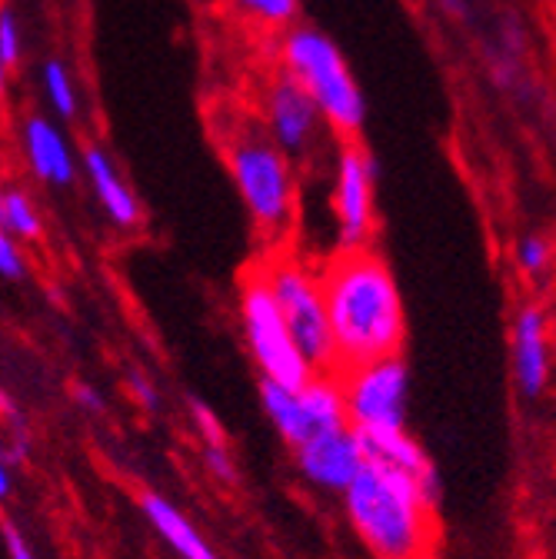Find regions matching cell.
Segmentation results:
<instances>
[{"label":"cell","mask_w":556,"mask_h":559,"mask_svg":"<svg viewBox=\"0 0 556 559\" xmlns=\"http://www.w3.org/2000/svg\"><path fill=\"white\" fill-rule=\"evenodd\" d=\"M333 340L336 377L387 357H400L406 317L400 287L374 250H340L317 270Z\"/></svg>","instance_id":"cell-1"},{"label":"cell","mask_w":556,"mask_h":559,"mask_svg":"<svg viewBox=\"0 0 556 559\" xmlns=\"http://www.w3.org/2000/svg\"><path fill=\"white\" fill-rule=\"evenodd\" d=\"M343 507L377 559H430L437 507L403 469L364 456L360 473L343 489Z\"/></svg>","instance_id":"cell-2"},{"label":"cell","mask_w":556,"mask_h":559,"mask_svg":"<svg viewBox=\"0 0 556 559\" xmlns=\"http://www.w3.org/2000/svg\"><path fill=\"white\" fill-rule=\"evenodd\" d=\"M221 147L257 234L267 240H281L297 217V183L291 160L250 114L224 123Z\"/></svg>","instance_id":"cell-3"},{"label":"cell","mask_w":556,"mask_h":559,"mask_svg":"<svg viewBox=\"0 0 556 559\" xmlns=\"http://www.w3.org/2000/svg\"><path fill=\"white\" fill-rule=\"evenodd\" d=\"M281 63L317 104L327 130L354 140L367 120V100L333 37L310 24H291L281 37Z\"/></svg>","instance_id":"cell-4"},{"label":"cell","mask_w":556,"mask_h":559,"mask_svg":"<svg viewBox=\"0 0 556 559\" xmlns=\"http://www.w3.org/2000/svg\"><path fill=\"white\" fill-rule=\"evenodd\" d=\"M237 307H240V326H244L247 349L267 383L300 390L310 377H317L281 317V307H276V300L267 287L263 266H253L244 273Z\"/></svg>","instance_id":"cell-5"},{"label":"cell","mask_w":556,"mask_h":559,"mask_svg":"<svg viewBox=\"0 0 556 559\" xmlns=\"http://www.w3.org/2000/svg\"><path fill=\"white\" fill-rule=\"evenodd\" d=\"M263 276L310 370L317 377H336V357H333V340L327 326L317 270L297 257H273L263 266Z\"/></svg>","instance_id":"cell-6"},{"label":"cell","mask_w":556,"mask_h":559,"mask_svg":"<svg viewBox=\"0 0 556 559\" xmlns=\"http://www.w3.org/2000/svg\"><path fill=\"white\" fill-rule=\"evenodd\" d=\"M346 409V427L364 437L406 430L410 373L400 357L374 360L336 377Z\"/></svg>","instance_id":"cell-7"},{"label":"cell","mask_w":556,"mask_h":559,"mask_svg":"<svg viewBox=\"0 0 556 559\" xmlns=\"http://www.w3.org/2000/svg\"><path fill=\"white\" fill-rule=\"evenodd\" d=\"M377 160L374 154L357 144L343 140L336 154V177H333V214H336V247L340 250H370L377 234Z\"/></svg>","instance_id":"cell-8"},{"label":"cell","mask_w":556,"mask_h":559,"mask_svg":"<svg viewBox=\"0 0 556 559\" xmlns=\"http://www.w3.org/2000/svg\"><path fill=\"white\" fill-rule=\"evenodd\" d=\"M257 120L287 160L307 157L320 144V133L327 130L317 104L291 74H284V70L263 84Z\"/></svg>","instance_id":"cell-9"},{"label":"cell","mask_w":556,"mask_h":559,"mask_svg":"<svg viewBox=\"0 0 556 559\" xmlns=\"http://www.w3.org/2000/svg\"><path fill=\"white\" fill-rule=\"evenodd\" d=\"M294 456L304 479L320 489H330V493H343L364 466V447L351 427L314 433L310 440L294 447Z\"/></svg>","instance_id":"cell-10"},{"label":"cell","mask_w":556,"mask_h":559,"mask_svg":"<svg viewBox=\"0 0 556 559\" xmlns=\"http://www.w3.org/2000/svg\"><path fill=\"white\" fill-rule=\"evenodd\" d=\"M513 380L527 400H540L549 383V320L540 304L520 307L513 320Z\"/></svg>","instance_id":"cell-11"},{"label":"cell","mask_w":556,"mask_h":559,"mask_svg":"<svg viewBox=\"0 0 556 559\" xmlns=\"http://www.w3.org/2000/svg\"><path fill=\"white\" fill-rule=\"evenodd\" d=\"M24 160L31 174L50 187H71L78 180V154L67 133L44 114H27L21 127Z\"/></svg>","instance_id":"cell-12"},{"label":"cell","mask_w":556,"mask_h":559,"mask_svg":"<svg viewBox=\"0 0 556 559\" xmlns=\"http://www.w3.org/2000/svg\"><path fill=\"white\" fill-rule=\"evenodd\" d=\"M78 167L84 170L97 203L104 206V214L114 227L120 230H130L144 221L141 214V200L133 197V190L127 187L123 174L117 170L114 157L100 147V144H84L81 157H78Z\"/></svg>","instance_id":"cell-13"},{"label":"cell","mask_w":556,"mask_h":559,"mask_svg":"<svg viewBox=\"0 0 556 559\" xmlns=\"http://www.w3.org/2000/svg\"><path fill=\"white\" fill-rule=\"evenodd\" d=\"M141 510L147 516V523L154 526V533L180 556V559H217L214 546L203 539V533L167 500L157 493H144L141 497Z\"/></svg>","instance_id":"cell-14"},{"label":"cell","mask_w":556,"mask_h":559,"mask_svg":"<svg viewBox=\"0 0 556 559\" xmlns=\"http://www.w3.org/2000/svg\"><path fill=\"white\" fill-rule=\"evenodd\" d=\"M260 403H263V413L270 416V424L276 427V433L284 437V443L300 447L304 440L314 437L297 390H287V386H276V383L260 380Z\"/></svg>","instance_id":"cell-15"},{"label":"cell","mask_w":556,"mask_h":559,"mask_svg":"<svg viewBox=\"0 0 556 559\" xmlns=\"http://www.w3.org/2000/svg\"><path fill=\"white\" fill-rule=\"evenodd\" d=\"M0 227H4L17 243H37L44 237V221L34 200L21 187L0 190Z\"/></svg>","instance_id":"cell-16"},{"label":"cell","mask_w":556,"mask_h":559,"mask_svg":"<svg viewBox=\"0 0 556 559\" xmlns=\"http://www.w3.org/2000/svg\"><path fill=\"white\" fill-rule=\"evenodd\" d=\"M40 87H44V97H47L50 110L60 120H74L78 117L81 97H78V87H74V78H71V67H67L60 57L44 60V67H40Z\"/></svg>","instance_id":"cell-17"},{"label":"cell","mask_w":556,"mask_h":559,"mask_svg":"<svg viewBox=\"0 0 556 559\" xmlns=\"http://www.w3.org/2000/svg\"><path fill=\"white\" fill-rule=\"evenodd\" d=\"M230 4L244 17L263 27H276V31H287L300 17V0H230Z\"/></svg>","instance_id":"cell-18"},{"label":"cell","mask_w":556,"mask_h":559,"mask_svg":"<svg viewBox=\"0 0 556 559\" xmlns=\"http://www.w3.org/2000/svg\"><path fill=\"white\" fill-rule=\"evenodd\" d=\"M0 60L8 70H14L24 60V37H21V21L11 8H0Z\"/></svg>","instance_id":"cell-19"},{"label":"cell","mask_w":556,"mask_h":559,"mask_svg":"<svg viewBox=\"0 0 556 559\" xmlns=\"http://www.w3.org/2000/svg\"><path fill=\"white\" fill-rule=\"evenodd\" d=\"M549 260H553V250H549V240L540 237V234H530L520 240L517 247V263L527 276H540L549 270Z\"/></svg>","instance_id":"cell-20"},{"label":"cell","mask_w":556,"mask_h":559,"mask_svg":"<svg viewBox=\"0 0 556 559\" xmlns=\"http://www.w3.org/2000/svg\"><path fill=\"white\" fill-rule=\"evenodd\" d=\"M0 276L4 280H24L27 276V257L21 250V243L0 227Z\"/></svg>","instance_id":"cell-21"},{"label":"cell","mask_w":556,"mask_h":559,"mask_svg":"<svg viewBox=\"0 0 556 559\" xmlns=\"http://www.w3.org/2000/svg\"><path fill=\"white\" fill-rule=\"evenodd\" d=\"M190 413H193V424L203 437V447H227L224 427H221V419L214 416L211 406L200 403V400H190Z\"/></svg>","instance_id":"cell-22"},{"label":"cell","mask_w":556,"mask_h":559,"mask_svg":"<svg viewBox=\"0 0 556 559\" xmlns=\"http://www.w3.org/2000/svg\"><path fill=\"white\" fill-rule=\"evenodd\" d=\"M203 460L221 483H237V466H234L227 447H203Z\"/></svg>","instance_id":"cell-23"},{"label":"cell","mask_w":556,"mask_h":559,"mask_svg":"<svg viewBox=\"0 0 556 559\" xmlns=\"http://www.w3.org/2000/svg\"><path fill=\"white\" fill-rule=\"evenodd\" d=\"M0 536H4V549H8V556L11 559H37L34 556V546L27 543V536L14 526V523H0Z\"/></svg>","instance_id":"cell-24"},{"label":"cell","mask_w":556,"mask_h":559,"mask_svg":"<svg viewBox=\"0 0 556 559\" xmlns=\"http://www.w3.org/2000/svg\"><path fill=\"white\" fill-rule=\"evenodd\" d=\"M130 390H133V396H137V403H141V406L157 409V390L151 386V380H147L141 370H133V373H130Z\"/></svg>","instance_id":"cell-25"},{"label":"cell","mask_w":556,"mask_h":559,"mask_svg":"<svg viewBox=\"0 0 556 559\" xmlns=\"http://www.w3.org/2000/svg\"><path fill=\"white\" fill-rule=\"evenodd\" d=\"M14 493V473H11V460L0 453V503H8Z\"/></svg>","instance_id":"cell-26"},{"label":"cell","mask_w":556,"mask_h":559,"mask_svg":"<svg viewBox=\"0 0 556 559\" xmlns=\"http://www.w3.org/2000/svg\"><path fill=\"white\" fill-rule=\"evenodd\" d=\"M78 403H81L84 409H91V413L104 409V400H100V393H97L94 386H78Z\"/></svg>","instance_id":"cell-27"},{"label":"cell","mask_w":556,"mask_h":559,"mask_svg":"<svg viewBox=\"0 0 556 559\" xmlns=\"http://www.w3.org/2000/svg\"><path fill=\"white\" fill-rule=\"evenodd\" d=\"M440 8H443L450 17H457V21H466V17H470V4H466V0H440Z\"/></svg>","instance_id":"cell-28"},{"label":"cell","mask_w":556,"mask_h":559,"mask_svg":"<svg viewBox=\"0 0 556 559\" xmlns=\"http://www.w3.org/2000/svg\"><path fill=\"white\" fill-rule=\"evenodd\" d=\"M8 91H11V70L4 67V60H0V100L8 97Z\"/></svg>","instance_id":"cell-29"},{"label":"cell","mask_w":556,"mask_h":559,"mask_svg":"<svg viewBox=\"0 0 556 559\" xmlns=\"http://www.w3.org/2000/svg\"><path fill=\"white\" fill-rule=\"evenodd\" d=\"M0 416H4V419H8V416H11V419H17V413H14V403L8 400V393H4V390H0Z\"/></svg>","instance_id":"cell-30"},{"label":"cell","mask_w":556,"mask_h":559,"mask_svg":"<svg viewBox=\"0 0 556 559\" xmlns=\"http://www.w3.org/2000/svg\"><path fill=\"white\" fill-rule=\"evenodd\" d=\"M190 4H197V8H211V4H217V0H190Z\"/></svg>","instance_id":"cell-31"},{"label":"cell","mask_w":556,"mask_h":559,"mask_svg":"<svg viewBox=\"0 0 556 559\" xmlns=\"http://www.w3.org/2000/svg\"><path fill=\"white\" fill-rule=\"evenodd\" d=\"M0 190H4V180H0Z\"/></svg>","instance_id":"cell-32"}]
</instances>
